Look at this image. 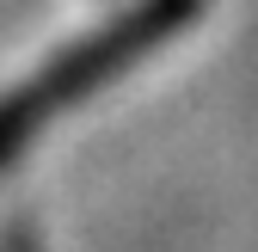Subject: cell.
<instances>
[{"instance_id": "cell-1", "label": "cell", "mask_w": 258, "mask_h": 252, "mask_svg": "<svg viewBox=\"0 0 258 252\" xmlns=\"http://www.w3.org/2000/svg\"><path fill=\"white\" fill-rule=\"evenodd\" d=\"M190 13H197V0H142V7L117 13L105 31L68 43L43 74H31L25 86L0 92V172L13 166V154L37 136L61 105H74L86 92H99L105 80H117L136 55H148L154 43H166L172 31H184Z\"/></svg>"}, {"instance_id": "cell-2", "label": "cell", "mask_w": 258, "mask_h": 252, "mask_svg": "<svg viewBox=\"0 0 258 252\" xmlns=\"http://www.w3.org/2000/svg\"><path fill=\"white\" fill-rule=\"evenodd\" d=\"M0 252H37V234H31V228H7Z\"/></svg>"}]
</instances>
